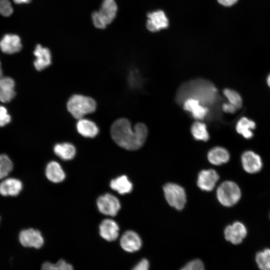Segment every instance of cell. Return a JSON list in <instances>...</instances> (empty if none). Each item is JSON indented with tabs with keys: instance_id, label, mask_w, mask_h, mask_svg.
<instances>
[{
	"instance_id": "obj_1",
	"label": "cell",
	"mask_w": 270,
	"mask_h": 270,
	"mask_svg": "<svg viewBox=\"0 0 270 270\" xmlns=\"http://www.w3.org/2000/svg\"><path fill=\"white\" fill-rule=\"evenodd\" d=\"M148 132L144 124L138 123L132 128L130 121L125 118L116 120L110 128V135L114 141L121 148L131 150L143 146Z\"/></svg>"
},
{
	"instance_id": "obj_2",
	"label": "cell",
	"mask_w": 270,
	"mask_h": 270,
	"mask_svg": "<svg viewBox=\"0 0 270 270\" xmlns=\"http://www.w3.org/2000/svg\"><path fill=\"white\" fill-rule=\"evenodd\" d=\"M188 98L196 99L208 108L214 105L218 100V90L209 80L202 78L194 80L180 86L177 92L176 100L181 104Z\"/></svg>"
},
{
	"instance_id": "obj_3",
	"label": "cell",
	"mask_w": 270,
	"mask_h": 270,
	"mask_svg": "<svg viewBox=\"0 0 270 270\" xmlns=\"http://www.w3.org/2000/svg\"><path fill=\"white\" fill-rule=\"evenodd\" d=\"M96 108L95 100L88 96L74 94L67 102V108L72 116L76 119L84 118L87 114L94 112Z\"/></svg>"
},
{
	"instance_id": "obj_4",
	"label": "cell",
	"mask_w": 270,
	"mask_h": 270,
	"mask_svg": "<svg viewBox=\"0 0 270 270\" xmlns=\"http://www.w3.org/2000/svg\"><path fill=\"white\" fill-rule=\"evenodd\" d=\"M216 197L224 206H234L241 198V190L238 186L234 182L227 180L222 183L216 190Z\"/></svg>"
},
{
	"instance_id": "obj_5",
	"label": "cell",
	"mask_w": 270,
	"mask_h": 270,
	"mask_svg": "<svg viewBox=\"0 0 270 270\" xmlns=\"http://www.w3.org/2000/svg\"><path fill=\"white\" fill-rule=\"evenodd\" d=\"M165 198L168 204L178 210H182L186 202L184 189L174 183H168L163 187Z\"/></svg>"
},
{
	"instance_id": "obj_6",
	"label": "cell",
	"mask_w": 270,
	"mask_h": 270,
	"mask_svg": "<svg viewBox=\"0 0 270 270\" xmlns=\"http://www.w3.org/2000/svg\"><path fill=\"white\" fill-rule=\"evenodd\" d=\"M96 205L102 214L112 216H116L120 208L118 199L109 193L100 196L97 199Z\"/></svg>"
},
{
	"instance_id": "obj_7",
	"label": "cell",
	"mask_w": 270,
	"mask_h": 270,
	"mask_svg": "<svg viewBox=\"0 0 270 270\" xmlns=\"http://www.w3.org/2000/svg\"><path fill=\"white\" fill-rule=\"evenodd\" d=\"M19 240L23 246L36 248H41L44 242L40 232L34 228L22 230L19 234Z\"/></svg>"
},
{
	"instance_id": "obj_8",
	"label": "cell",
	"mask_w": 270,
	"mask_h": 270,
	"mask_svg": "<svg viewBox=\"0 0 270 270\" xmlns=\"http://www.w3.org/2000/svg\"><path fill=\"white\" fill-rule=\"evenodd\" d=\"M246 234L245 226L240 222H236L228 226L224 231L226 240L234 244L241 243L246 236Z\"/></svg>"
},
{
	"instance_id": "obj_9",
	"label": "cell",
	"mask_w": 270,
	"mask_h": 270,
	"mask_svg": "<svg viewBox=\"0 0 270 270\" xmlns=\"http://www.w3.org/2000/svg\"><path fill=\"white\" fill-rule=\"evenodd\" d=\"M241 162L244 170L249 174L258 172L262 166L260 156L251 150L246 151L242 154Z\"/></svg>"
},
{
	"instance_id": "obj_10",
	"label": "cell",
	"mask_w": 270,
	"mask_h": 270,
	"mask_svg": "<svg viewBox=\"0 0 270 270\" xmlns=\"http://www.w3.org/2000/svg\"><path fill=\"white\" fill-rule=\"evenodd\" d=\"M147 17V29L152 32H156L166 28L169 25L168 20L165 13L162 10L149 12Z\"/></svg>"
},
{
	"instance_id": "obj_11",
	"label": "cell",
	"mask_w": 270,
	"mask_h": 270,
	"mask_svg": "<svg viewBox=\"0 0 270 270\" xmlns=\"http://www.w3.org/2000/svg\"><path fill=\"white\" fill-rule=\"evenodd\" d=\"M219 179V175L212 169L204 170L198 174L197 184L202 190H212Z\"/></svg>"
},
{
	"instance_id": "obj_12",
	"label": "cell",
	"mask_w": 270,
	"mask_h": 270,
	"mask_svg": "<svg viewBox=\"0 0 270 270\" xmlns=\"http://www.w3.org/2000/svg\"><path fill=\"white\" fill-rule=\"evenodd\" d=\"M184 109L190 112L194 118L204 120L208 114V108L202 104L200 101L193 98H188L182 103Z\"/></svg>"
},
{
	"instance_id": "obj_13",
	"label": "cell",
	"mask_w": 270,
	"mask_h": 270,
	"mask_svg": "<svg viewBox=\"0 0 270 270\" xmlns=\"http://www.w3.org/2000/svg\"><path fill=\"white\" fill-rule=\"evenodd\" d=\"M120 244L125 251L133 252L140 248L142 242L140 236L136 232L130 230L125 232L122 236Z\"/></svg>"
},
{
	"instance_id": "obj_14",
	"label": "cell",
	"mask_w": 270,
	"mask_h": 270,
	"mask_svg": "<svg viewBox=\"0 0 270 270\" xmlns=\"http://www.w3.org/2000/svg\"><path fill=\"white\" fill-rule=\"evenodd\" d=\"M22 48L20 37L16 34H7L0 40V49L6 54H14L19 52Z\"/></svg>"
},
{
	"instance_id": "obj_15",
	"label": "cell",
	"mask_w": 270,
	"mask_h": 270,
	"mask_svg": "<svg viewBox=\"0 0 270 270\" xmlns=\"http://www.w3.org/2000/svg\"><path fill=\"white\" fill-rule=\"evenodd\" d=\"M34 54L36 56L34 65L37 70H42L51 64L52 55L48 48L38 44L35 47Z\"/></svg>"
},
{
	"instance_id": "obj_16",
	"label": "cell",
	"mask_w": 270,
	"mask_h": 270,
	"mask_svg": "<svg viewBox=\"0 0 270 270\" xmlns=\"http://www.w3.org/2000/svg\"><path fill=\"white\" fill-rule=\"evenodd\" d=\"M100 236L108 241L116 240L119 232V226L118 224L114 220L110 218L104 220L100 224Z\"/></svg>"
},
{
	"instance_id": "obj_17",
	"label": "cell",
	"mask_w": 270,
	"mask_h": 270,
	"mask_svg": "<svg viewBox=\"0 0 270 270\" xmlns=\"http://www.w3.org/2000/svg\"><path fill=\"white\" fill-rule=\"evenodd\" d=\"M15 83L8 76H0V101L7 102L12 100L16 95Z\"/></svg>"
},
{
	"instance_id": "obj_18",
	"label": "cell",
	"mask_w": 270,
	"mask_h": 270,
	"mask_svg": "<svg viewBox=\"0 0 270 270\" xmlns=\"http://www.w3.org/2000/svg\"><path fill=\"white\" fill-rule=\"evenodd\" d=\"M22 188V182L15 178H8L0 183V194L4 196H16Z\"/></svg>"
},
{
	"instance_id": "obj_19",
	"label": "cell",
	"mask_w": 270,
	"mask_h": 270,
	"mask_svg": "<svg viewBox=\"0 0 270 270\" xmlns=\"http://www.w3.org/2000/svg\"><path fill=\"white\" fill-rule=\"evenodd\" d=\"M106 24L112 23L116 17L118 6L114 0H103L98 10Z\"/></svg>"
},
{
	"instance_id": "obj_20",
	"label": "cell",
	"mask_w": 270,
	"mask_h": 270,
	"mask_svg": "<svg viewBox=\"0 0 270 270\" xmlns=\"http://www.w3.org/2000/svg\"><path fill=\"white\" fill-rule=\"evenodd\" d=\"M228 150L221 146H216L210 149L208 153V159L210 163L218 166L226 163L230 160Z\"/></svg>"
},
{
	"instance_id": "obj_21",
	"label": "cell",
	"mask_w": 270,
	"mask_h": 270,
	"mask_svg": "<svg viewBox=\"0 0 270 270\" xmlns=\"http://www.w3.org/2000/svg\"><path fill=\"white\" fill-rule=\"evenodd\" d=\"M76 128L78 132L82 136L86 138H94L98 133V128L96 124L92 121L80 118L78 120Z\"/></svg>"
},
{
	"instance_id": "obj_22",
	"label": "cell",
	"mask_w": 270,
	"mask_h": 270,
	"mask_svg": "<svg viewBox=\"0 0 270 270\" xmlns=\"http://www.w3.org/2000/svg\"><path fill=\"white\" fill-rule=\"evenodd\" d=\"M46 174L48 180L56 183L62 182L66 176L60 165L55 161H52L48 164Z\"/></svg>"
},
{
	"instance_id": "obj_23",
	"label": "cell",
	"mask_w": 270,
	"mask_h": 270,
	"mask_svg": "<svg viewBox=\"0 0 270 270\" xmlns=\"http://www.w3.org/2000/svg\"><path fill=\"white\" fill-rule=\"evenodd\" d=\"M256 128V123L252 120L243 116L236 122V129L238 134L246 139L251 138L254 133L252 130Z\"/></svg>"
},
{
	"instance_id": "obj_24",
	"label": "cell",
	"mask_w": 270,
	"mask_h": 270,
	"mask_svg": "<svg viewBox=\"0 0 270 270\" xmlns=\"http://www.w3.org/2000/svg\"><path fill=\"white\" fill-rule=\"evenodd\" d=\"M110 186L112 189L120 194L130 192L133 188L132 183L125 175L120 176L112 180L110 182Z\"/></svg>"
},
{
	"instance_id": "obj_25",
	"label": "cell",
	"mask_w": 270,
	"mask_h": 270,
	"mask_svg": "<svg viewBox=\"0 0 270 270\" xmlns=\"http://www.w3.org/2000/svg\"><path fill=\"white\" fill-rule=\"evenodd\" d=\"M54 151L58 156L64 160L72 159L76 152V148L74 146L68 142L56 144L54 146Z\"/></svg>"
},
{
	"instance_id": "obj_26",
	"label": "cell",
	"mask_w": 270,
	"mask_h": 270,
	"mask_svg": "<svg viewBox=\"0 0 270 270\" xmlns=\"http://www.w3.org/2000/svg\"><path fill=\"white\" fill-rule=\"evenodd\" d=\"M190 132L196 140L206 142L210 138L206 126L204 122L199 121L194 122L190 127Z\"/></svg>"
},
{
	"instance_id": "obj_27",
	"label": "cell",
	"mask_w": 270,
	"mask_h": 270,
	"mask_svg": "<svg viewBox=\"0 0 270 270\" xmlns=\"http://www.w3.org/2000/svg\"><path fill=\"white\" fill-rule=\"evenodd\" d=\"M256 260L261 270H270V249H266L257 253Z\"/></svg>"
},
{
	"instance_id": "obj_28",
	"label": "cell",
	"mask_w": 270,
	"mask_h": 270,
	"mask_svg": "<svg viewBox=\"0 0 270 270\" xmlns=\"http://www.w3.org/2000/svg\"><path fill=\"white\" fill-rule=\"evenodd\" d=\"M223 94L228 102L234 105L238 110L241 108L242 100L238 92L230 88H225L223 90Z\"/></svg>"
},
{
	"instance_id": "obj_29",
	"label": "cell",
	"mask_w": 270,
	"mask_h": 270,
	"mask_svg": "<svg viewBox=\"0 0 270 270\" xmlns=\"http://www.w3.org/2000/svg\"><path fill=\"white\" fill-rule=\"evenodd\" d=\"M13 164L6 154H0V179L6 177L12 170Z\"/></svg>"
},
{
	"instance_id": "obj_30",
	"label": "cell",
	"mask_w": 270,
	"mask_h": 270,
	"mask_svg": "<svg viewBox=\"0 0 270 270\" xmlns=\"http://www.w3.org/2000/svg\"><path fill=\"white\" fill-rule=\"evenodd\" d=\"M42 270H74L71 264L67 263L63 260H60L56 264L46 262L44 263Z\"/></svg>"
},
{
	"instance_id": "obj_31",
	"label": "cell",
	"mask_w": 270,
	"mask_h": 270,
	"mask_svg": "<svg viewBox=\"0 0 270 270\" xmlns=\"http://www.w3.org/2000/svg\"><path fill=\"white\" fill-rule=\"evenodd\" d=\"M13 12L12 5L9 0H0V14L10 16Z\"/></svg>"
},
{
	"instance_id": "obj_32",
	"label": "cell",
	"mask_w": 270,
	"mask_h": 270,
	"mask_svg": "<svg viewBox=\"0 0 270 270\" xmlns=\"http://www.w3.org/2000/svg\"><path fill=\"white\" fill-rule=\"evenodd\" d=\"M180 270H205L202 260L198 259L194 260L186 264Z\"/></svg>"
},
{
	"instance_id": "obj_33",
	"label": "cell",
	"mask_w": 270,
	"mask_h": 270,
	"mask_svg": "<svg viewBox=\"0 0 270 270\" xmlns=\"http://www.w3.org/2000/svg\"><path fill=\"white\" fill-rule=\"evenodd\" d=\"M92 20L93 24L97 28L104 29L107 26L98 11H94L92 13Z\"/></svg>"
},
{
	"instance_id": "obj_34",
	"label": "cell",
	"mask_w": 270,
	"mask_h": 270,
	"mask_svg": "<svg viewBox=\"0 0 270 270\" xmlns=\"http://www.w3.org/2000/svg\"><path fill=\"white\" fill-rule=\"evenodd\" d=\"M10 116L8 114L6 108L0 106V126H6L10 122Z\"/></svg>"
},
{
	"instance_id": "obj_35",
	"label": "cell",
	"mask_w": 270,
	"mask_h": 270,
	"mask_svg": "<svg viewBox=\"0 0 270 270\" xmlns=\"http://www.w3.org/2000/svg\"><path fill=\"white\" fill-rule=\"evenodd\" d=\"M149 262L146 259L144 258L140 261L132 270H148Z\"/></svg>"
},
{
	"instance_id": "obj_36",
	"label": "cell",
	"mask_w": 270,
	"mask_h": 270,
	"mask_svg": "<svg viewBox=\"0 0 270 270\" xmlns=\"http://www.w3.org/2000/svg\"><path fill=\"white\" fill-rule=\"evenodd\" d=\"M222 110L226 113L234 114L238 109L230 102H224L222 105Z\"/></svg>"
},
{
	"instance_id": "obj_37",
	"label": "cell",
	"mask_w": 270,
	"mask_h": 270,
	"mask_svg": "<svg viewBox=\"0 0 270 270\" xmlns=\"http://www.w3.org/2000/svg\"><path fill=\"white\" fill-rule=\"evenodd\" d=\"M238 0H218L221 5L224 6H230L237 2Z\"/></svg>"
},
{
	"instance_id": "obj_38",
	"label": "cell",
	"mask_w": 270,
	"mask_h": 270,
	"mask_svg": "<svg viewBox=\"0 0 270 270\" xmlns=\"http://www.w3.org/2000/svg\"><path fill=\"white\" fill-rule=\"evenodd\" d=\"M16 4H22L30 3L32 0H12Z\"/></svg>"
},
{
	"instance_id": "obj_39",
	"label": "cell",
	"mask_w": 270,
	"mask_h": 270,
	"mask_svg": "<svg viewBox=\"0 0 270 270\" xmlns=\"http://www.w3.org/2000/svg\"><path fill=\"white\" fill-rule=\"evenodd\" d=\"M266 82L268 86L270 88V74H268V76L267 77Z\"/></svg>"
}]
</instances>
